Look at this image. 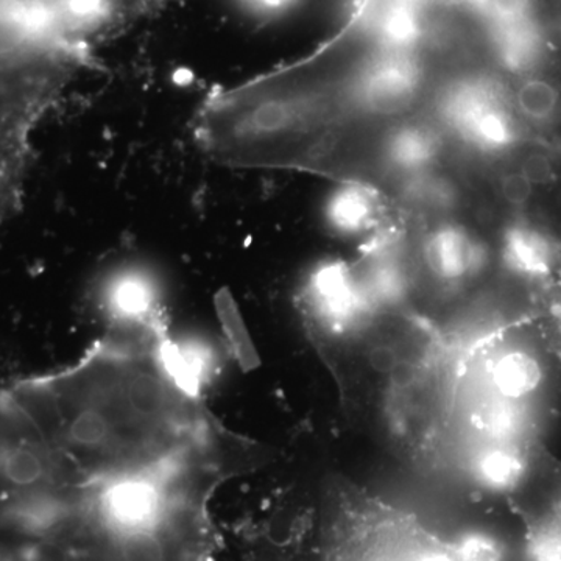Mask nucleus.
Instances as JSON below:
<instances>
[{
  "label": "nucleus",
  "mask_w": 561,
  "mask_h": 561,
  "mask_svg": "<svg viewBox=\"0 0 561 561\" xmlns=\"http://www.w3.org/2000/svg\"><path fill=\"white\" fill-rule=\"evenodd\" d=\"M535 470L534 443L478 440L468 454L471 481L493 494L523 490Z\"/></svg>",
  "instance_id": "7"
},
{
  "label": "nucleus",
  "mask_w": 561,
  "mask_h": 561,
  "mask_svg": "<svg viewBox=\"0 0 561 561\" xmlns=\"http://www.w3.org/2000/svg\"><path fill=\"white\" fill-rule=\"evenodd\" d=\"M494 256L502 271L531 294L561 279V241L530 217L513 216L502 225Z\"/></svg>",
  "instance_id": "5"
},
{
  "label": "nucleus",
  "mask_w": 561,
  "mask_h": 561,
  "mask_svg": "<svg viewBox=\"0 0 561 561\" xmlns=\"http://www.w3.org/2000/svg\"><path fill=\"white\" fill-rule=\"evenodd\" d=\"M364 561H404V553H400V556H391V553H370Z\"/></svg>",
  "instance_id": "16"
},
{
  "label": "nucleus",
  "mask_w": 561,
  "mask_h": 561,
  "mask_svg": "<svg viewBox=\"0 0 561 561\" xmlns=\"http://www.w3.org/2000/svg\"><path fill=\"white\" fill-rule=\"evenodd\" d=\"M449 548L457 561H505L507 551L504 542L481 529L463 531L453 542Z\"/></svg>",
  "instance_id": "12"
},
{
  "label": "nucleus",
  "mask_w": 561,
  "mask_h": 561,
  "mask_svg": "<svg viewBox=\"0 0 561 561\" xmlns=\"http://www.w3.org/2000/svg\"><path fill=\"white\" fill-rule=\"evenodd\" d=\"M393 201L375 184L341 180L328 192L321 214L332 234L368 243L393 228Z\"/></svg>",
  "instance_id": "6"
},
{
  "label": "nucleus",
  "mask_w": 561,
  "mask_h": 561,
  "mask_svg": "<svg viewBox=\"0 0 561 561\" xmlns=\"http://www.w3.org/2000/svg\"><path fill=\"white\" fill-rule=\"evenodd\" d=\"M530 311L542 342L561 360V279L535 291Z\"/></svg>",
  "instance_id": "11"
},
{
  "label": "nucleus",
  "mask_w": 561,
  "mask_h": 561,
  "mask_svg": "<svg viewBox=\"0 0 561 561\" xmlns=\"http://www.w3.org/2000/svg\"><path fill=\"white\" fill-rule=\"evenodd\" d=\"M494 251L471 225L440 216L423 231L416 260L421 272L445 290H461L486 272Z\"/></svg>",
  "instance_id": "3"
},
{
  "label": "nucleus",
  "mask_w": 561,
  "mask_h": 561,
  "mask_svg": "<svg viewBox=\"0 0 561 561\" xmlns=\"http://www.w3.org/2000/svg\"><path fill=\"white\" fill-rule=\"evenodd\" d=\"M470 424L479 440L534 443L538 413L531 401L512 400L485 391L470 408Z\"/></svg>",
  "instance_id": "8"
},
{
  "label": "nucleus",
  "mask_w": 561,
  "mask_h": 561,
  "mask_svg": "<svg viewBox=\"0 0 561 561\" xmlns=\"http://www.w3.org/2000/svg\"><path fill=\"white\" fill-rule=\"evenodd\" d=\"M297 302L306 327L321 341L346 337L375 313L356 267L343 260L313 265L301 280Z\"/></svg>",
  "instance_id": "2"
},
{
  "label": "nucleus",
  "mask_w": 561,
  "mask_h": 561,
  "mask_svg": "<svg viewBox=\"0 0 561 561\" xmlns=\"http://www.w3.org/2000/svg\"><path fill=\"white\" fill-rule=\"evenodd\" d=\"M80 68L0 20V221L20 210L33 131Z\"/></svg>",
  "instance_id": "1"
},
{
  "label": "nucleus",
  "mask_w": 561,
  "mask_h": 561,
  "mask_svg": "<svg viewBox=\"0 0 561 561\" xmlns=\"http://www.w3.org/2000/svg\"><path fill=\"white\" fill-rule=\"evenodd\" d=\"M513 103L524 124H549L560 110L561 94L552 81L540 73L518 79L512 88Z\"/></svg>",
  "instance_id": "10"
},
{
  "label": "nucleus",
  "mask_w": 561,
  "mask_h": 561,
  "mask_svg": "<svg viewBox=\"0 0 561 561\" xmlns=\"http://www.w3.org/2000/svg\"><path fill=\"white\" fill-rule=\"evenodd\" d=\"M485 379L491 393L531 401L545 382V367L538 354L527 346L505 345L486 359Z\"/></svg>",
  "instance_id": "9"
},
{
  "label": "nucleus",
  "mask_w": 561,
  "mask_h": 561,
  "mask_svg": "<svg viewBox=\"0 0 561 561\" xmlns=\"http://www.w3.org/2000/svg\"><path fill=\"white\" fill-rule=\"evenodd\" d=\"M404 561H457L451 548L434 542H423V545L413 546L408 552H404Z\"/></svg>",
  "instance_id": "15"
},
{
  "label": "nucleus",
  "mask_w": 561,
  "mask_h": 561,
  "mask_svg": "<svg viewBox=\"0 0 561 561\" xmlns=\"http://www.w3.org/2000/svg\"><path fill=\"white\" fill-rule=\"evenodd\" d=\"M98 300L108 332L147 337L171 335L161 286L144 268L128 265L110 273L99 286Z\"/></svg>",
  "instance_id": "4"
},
{
  "label": "nucleus",
  "mask_w": 561,
  "mask_h": 561,
  "mask_svg": "<svg viewBox=\"0 0 561 561\" xmlns=\"http://www.w3.org/2000/svg\"><path fill=\"white\" fill-rule=\"evenodd\" d=\"M519 171L529 179L535 187L546 186V184L551 183L553 173H556L551 158L542 153V151H530V153L524 158Z\"/></svg>",
  "instance_id": "14"
},
{
  "label": "nucleus",
  "mask_w": 561,
  "mask_h": 561,
  "mask_svg": "<svg viewBox=\"0 0 561 561\" xmlns=\"http://www.w3.org/2000/svg\"><path fill=\"white\" fill-rule=\"evenodd\" d=\"M534 194V184L519 169L504 173L500 179V197L512 208H524L531 201Z\"/></svg>",
  "instance_id": "13"
}]
</instances>
